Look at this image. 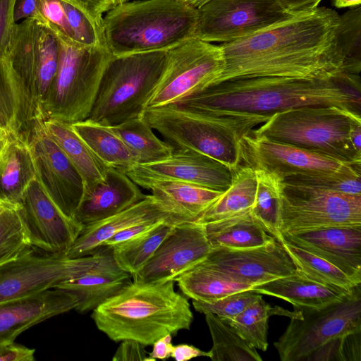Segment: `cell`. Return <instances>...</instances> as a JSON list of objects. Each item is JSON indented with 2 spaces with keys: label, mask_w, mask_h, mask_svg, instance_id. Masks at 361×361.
<instances>
[{
  "label": "cell",
  "mask_w": 361,
  "mask_h": 361,
  "mask_svg": "<svg viewBox=\"0 0 361 361\" xmlns=\"http://www.w3.org/2000/svg\"><path fill=\"white\" fill-rule=\"evenodd\" d=\"M339 19L335 10L318 6L221 43L224 68L216 83L257 77L330 79L349 74L338 43Z\"/></svg>",
  "instance_id": "6da1fadb"
},
{
  "label": "cell",
  "mask_w": 361,
  "mask_h": 361,
  "mask_svg": "<svg viewBox=\"0 0 361 361\" xmlns=\"http://www.w3.org/2000/svg\"><path fill=\"white\" fill-rule=\"evenodd\" d=\"M177 104L209 116L240 139L273 114L290 109L334 106L360 113V75L226 80L210 85Z\"/></svg>",
  "instance_id": "7a4b0ae2"
},
{
  "label": "cell",
  "mask_w": 361,
  "mask_h": 361,
  "mask_svg": "<svg viewBox=\"0 0 361 361\" xmlns=\"http://www.w3.org/2000/svg\"><path fill=\"white\" fill-rule=\"evenodd\" d=\"M174 287L175 281H130L94 309L91 317L97 328L114 342L132 339L152 345L166 334L189 330L193 321L187 298Z\"/></svg>",
  "instance_id": "3957f363"
},
{
  "label": "cell",
  "mask_w": 361,
  "mask_h": 361,
  "mask_svg": "<svg viewBox=\"0 0 361 361\" xmlns=\"http://www.w3.org/2000/svg\"><path fill=\"white\" fill-rule=\"evenodd\" d=\"M197 19L179 0L128 1L104 13L103 35L114 56L168 50L195 37Z\"/></svg>",
  "instance_id": "277c9868"
},
{
  "label": "cell",
  "mask_w": 361,
  "mask_h": 361,
  "mask_svg": "<svg viewBox=\"0 0 361 361\" xmlns=\"http://www.w3.org/2000/svg\"><path fill=\"white\" fill-rule=\"evenodd\" d=\"M360 113L338 106H302L276 113L251 131L337 160L361 165V152L351 141Z\"/></svg>",
  "instance_id": "5b68a950"
},
{
  "label": "cell",
  "mask_w": 361,
  "mask_h": 361,
  "mask_svg": "<svg viewBox=\"0 0 361 361\" xmlns=\"http://www.w3.org/2000/svg\"><path fill=\"white\" fill-rule=\"evenodd\" d=\"M50 27L59 42V64L41 107L42 118L70 124L85 121L91 113L112 54L106 44L85 47L53 23Z\"/></svg>",
  "instance_id": "8992f818"
},
{
  "label": "cell",
  "mask_w": 361,
  "mask_h": 361,
  "mask_svg": "<svg viewBox=\"0 0 361 361\" xmlns=\"http://www.w3.org/2000/svg\"><path fill=\"white\" fill-rule=\"evenodd\" d=\"M166 50L112 55L88 120L115 126L141 116L164 71Z\"/></svg>",
  "instance_id": "52a82bcc"
},
{
  "label": "cell",
  "mask_w": 361,
  "mask_h": 361,
  "mask_svg": "<svg viewBox=\"0 0 361 361\" xmlns=\"http://www.w3.org/2000/svg\"><path fill=\"white\" fill-rule=\"evenodd\" d=\"M142 117L173 149L200 152L233 171L241 165L240 138L205 114L171 104L145 109Z\"/></svg>",
  "instance_id": "ba28073f"
},
{
  "label": "cell",
  "mask_w": 361,
  "mask_h": 361,
  "mask_svg": "<svg viewBox=\"0 0 361 361\" xmlns=\"http://www.w3.org/2000/svg\"><path fill=\"white\" fill-rule=\"evenodd\" d=\"M59 54V42L49 20L44 23L27 18L16 23L6 59L32 120L42 119L41 107L58 68Z\"/></svg>",
  "instance_id": "9c48e42d"
},
{
  "label": "cell",
  "mask_w": 361,
  "mask_h": 361,
  "mask_svg": "<svg viewBox=\"0 0 361 361\" xmlns=\"http://www.w3.org/2000/svg\"><path fill=\"white\" fill-rule=\"evenodd\" d=\"M345 226H361V195L281 182L282 235Z\"/></svg>",
  "instance_id": "30bf717a"
},
{
  "label": "cell",
  "mask_w": 361,
  "mask_h": 361,
  "mask_svg": "<svg viewBox=\"0 0 361 361\" xmlns=\"http://www.w3.org/2000/svg\"><path fill=\"white\" fill-rule=\"evenodd\" d=\"M224 68L221 45L196 37L166 50L162 74L146 109L177 104L216 82Z\"/></svg>",
  "instance_id": "8fae6325"
},
{
  "label": "cell",
  "mask_w": 361,
  "mask_h": 361,
  "mask_svg": "<svg viewBox=\"0 0 361 361\" xmlns=\"http://www.w3.org/2000/svg\"><path fill=\"white\" fill-rule=\"evenodd\" d=\"M111 256L112 248L109 246L78 258L39 253L32 246L0 267V302L55 288L91 271Z\"/></svg>",
  "instance_id": "7c38bea8"
},
{
  "label": "cell",
  "mask_w": 361,
  "mask_h": 361,
  "mask_svg": "<svg viewBox=\"0 0 361 361\" xmlns=\"http://www.w3.org/2000/svg\"><path fill=\"white\" fill-rule=\"evenodd\" d=\"M302 318H291L274 343L281 361H306L329 341L361 331L360 286L345 300L317 310L295 308Z\"/></svg>",
  "instance_id": "4fadbf2b"
},
{
  "label": "cell",
  "mask_w": 361,
  "mask_h": 361,
  "mask_svg": "<svg viewBox=\"0 0 361 361\" xmlns=\"http://www.w3.org/2000/svg\"><path fill=\"white\" fill-rule=\"evenodd\" d=\"M195 37L207 42H231L296 13L281 0H211L197 8Z\"/></svg>",
  "instance_id": "5bb4252c"
},
{
  "label": "cell",
  "mask_w": 361,
  "mask_h": 361,
  "mask_svg": "<svg viewBox=\"0 0 361 361\" xmlns=\"http://www.w3.org/2000/svg\"><path fill=\"white\" fill-rule=\"evenodd\" d=\"M241 163L264 170L282 181L295 176L334 173L361 175V165L343 162L302 148L271 140L251 130L240 139Z\"/></svg>",
  "instance_id": "9a60e30c"
},
{
  "label": "cell",
  "mask_w": 361,
  "mask_h": 361,
  "mask_svg": "<svg viewBox=\"0 0 361 361\" xmlns=\"http://www.w3.org/2000/svg\"><path fill=\"white\" fill-rule=\"evenodd\" d=\"M43 121L39 118L32 120L20 133L32 153L37 178L62 212L74 219L84 193V181L47 133Z\"/></svg>",
  "instance_id": "2e32d148"
},
{
  "label": "cell",
  "mask_w": 361,
  "mask_h": 361,
  "mask_svg": "<svg viewBox=\"0 0 361 361\" xmlns=\"http://www.w3.org/2000/svg\"><path fill=\"white\" fill-rule=\"evenodd\" d=\"M20 207L31 245L66 257L83 227L62 212L37 177L27 188Z\"/></svg>",
  "instance_id": "e0dca14e"
},
{
  "label": "cell",
  "mask_w": 361,
  "mask_h": 361,
  "mask_svg": "<svg viewBox=\"0 0 361 361\" xmlns=\"http://www.w3.org/2000/svg\"><path fill=\"white\" fill-rule=\"evenodd\" d=\"M212 250L202 224H176L147 263L132 276L133 281L157 283L174 281L202 262Z\"/></svg>",
  "instance_id": "ac0fdd59"
},
{
  "label": "cell",
  "mask_w": 361,
  "mask_h": 361,
  "mask_svg": "<svg viewBox=\"0 0 361 361\" xmlns=\"http://www.w3.org/2000/svg\"><path fill=\"white\" fill-rule=\"evenodd\" d=\"M202 262L253 288L296 271L295 265L276 240L250 248H214Z\"/></svg>",
  "instance_id": "d6986e66"
},
{
  "label": "cell",
  "mask_w": 361,
  "mask_h": 361,
  "mask_svg": "<svg viewBox=\"0 0 361 361\" xmlns=\"http://www.w3.org/2000/svg\"><path fill=\"white\" fill-rule=\"evenodd\" d=\"M234 171L200 152L173 149L169 158L150 164H137L126 173L133 181L138 179L177 180L224 192L231 183Z\"/></svg>",
  "instance_id": "ffe728a7"
},
{
  "label": "cell",
  "mask_w": 361,
  "mask_h": 361,
  "mask_svg": "<svg viewBox=\"0 0 361 361\" xmlns=\"http://www.w3.org/2000/svg\"><path fill=\"white\" fill-rule=\"evenodd\" d=\"M71 293L56 288L0 302V346L47 319L75 310Z\"/></svg>",
  "instance_id": "44dd1931"
},
{
  "label": "cell",
  "mask_w": 361,
  "mask_h": 361,
  "mask_svg": "<svg viewBox=\"0 0 361 361\" xmlns=\"http://www.w3.org/2000/svg\"><path fill=\"white\" fill-rule=\"evenodd\" d=\"M282 237L361 283V226L330 227Z\"/></svg>",
  "instance_id": "7402d4cb"
},
{
  "label": "cell",
  "mask_w": 361,
  "mask_h": 361,
  "mask_svg": "<svg viewBox=\"0 0 361 361\" xmlns=\"http://www.w3.org/2000/svg\"><path fill=\"white\" fill-rule=\"evenodd\" d=\"M145 196L126 172L110 167L104 181L84 190L74 219L84 227L128 209Z\"/></svg>",
  "instance_id": "603a6c76"
},
{
  "label": "cell",
  "mask_w": 361,
  "mask_h": 361,
  "mask_svg": "<svg viewBox=\"0 0 361 361\" xmlns=\"http://www.w3.org/2000/svg\"><path fill=\"white\" fill-rule=\"evenodd\" d=\"M158 219L181 223L152 195H147L128 209L84 226L66 257L78 258L93 255L108 238L116 233L142 222Z\"/></svg>",
  "instance_id": "cb8c5ba5"
},
{
  "label": "cell",
  "mask_w": 361,
  "mask_h": 361,
  "mask_svg": "<svg viewBox=\"0 0 361 361\" xmlns=\"http://www.w3.org/2000/svg\"><path fill=\"white\" fill-rule=\"evenodd\" d=\"M138 186L152 195L180 222H197L224 192L171 180L138 179Z\"/></svg>",
  "instance_id": "d4e9b609"
},
{
  "label": "cell",
  "mask_w": 361,
  "mask_h": 361,
  "mask_svg": "<svg viewBox=\"0 0 361 361\" xmlns=\"http://www.w3.org/2000/svg\"><path fill=\"white\" fill-rule=\"evenodd\" d=\"M132 276L121 269L113 255L96 268L77 278L57 284L55 288L73 295L75 310L81 314L93 311L130 281Z\"/></svg>",
  "instance_id": "484cf974"
},
{
  "label": "cell",
  "mask_w": 361,
  "mask_h": 361,
  "mask_svg": "<svg viewBox=\"0 0 361 361\" xmlns=\"http://www.w3.org/2000/svg\"><path fill=\"white\" fill-rule=\"evenodd\" d=\"M357 288L350 292L324 285L306 278L296 270L290 275L256 286L252 290L284 300L294 308L319 310L345 300Z\"/></svg>",
  "instance_id": "4316f807"
},
{
  "label": "cell",
  "mask_w": 361,
  "mask_h": 361,
  "mask_svg": "<svg viewBox=\"0 0 361 361\" xmlns=\"http://www.w3.org/2000/svg\"><path fill=\"white\" fill-rule=\"evenodd\" d=\"M35 177V166L26 140L20 133L11 132L0 157V201L20 204Z\"/></svg>",
  "instance_id": "83f0119b"
},
{
  "label": "cell",
  "mask_w": 361,
  "mask_h": 361,
  "mask_svg": "<svg viewBox=\"0 0 361 361\" xmlns=\"http://www.w3.org/2000/svg\"><path fill=\"white\" fill-rule=\"evenodd\" d=\"M43 123L47 133L80 174L85 190L106 179L111 166L93 152L70 123L53 120H46Z\"/></svg>",
  "instance_id": "f1b7e54d"
},
{
  "label": "cell",
  "mask_w": 361,
  "mask_h": 361,
  "mask_svg": "<svg viewBox=\"0 0 361 361\" xmlns=\"http://www.w3.org/2000/svg\"><path fill=\"white\" fill-rule=\"evenodd\" d=\"M202 224L212 249L250 248L276 240L259 224L250 211Z\"/></svg>",
  "instance_id": "f546056e"
},
{
  "label": "cell",
  "mask_w": 361,
  "mask_h": 361,
  "mask_svg": "<svg viewBox=\"0 0 361 361\" xmlns=\"http://www.w3.org/2000/svg\"><path fill=\"white\" fill-rule=\"evenodd\" d=\"M174 281L187 298L204 302L216 300L235 293L253 288L252 285L237 280L202 262Z\"/></svg>",
  "instance_id": "4dcf8cb0"
},
{
  "label": "cell",
  "mask_w": 361,
  "mask_h": 361,
  "mask_svg": "<svg viewBox=\"0 0 361 361\" xmlns=\"http://www.w3.org/2000/svg\"><path fill=\"white\" fill-rule=\"evenodd\" d=\"M71 125L106 165L126 172L137 164L135 154L111 127L88 119Z\"/></svg>",
  "instance_id": "1f68e13d"
},
{
  "label": "cell",
  "mask_w": 361,
  "mask_h": 361,
  "mask_svg": "<svg viewBox=\"0 0 361 361\" xmlns=\"http://www.w3.org/2000/svg\"><path fill=\"white\" fill-rule=\"evenodd\" d=\"M257 189L255 171L240 165L233 173L228 188L197 221L204 224L239 215L251 210Z\"/></svg>",
  "instance_id": "d6a6232c"
},
{
  "label": "cell",
  "mask_w": 361,
  "mask_h": 361,
  "mask_svg": "<svg viewBox=\"0 0 361 361\" xmlns=\"http://www.w3.org/2000/svg\"><path fill=\"white\" fill-rule=\"evenodd\" d=\"M176 224H178L162 221L137 237L111 247L118 267L132 276L135 275L147 263Z\"/></svg>",
  "instance_id": "836d02e7"
},
{
  "label": "cell",
  "mask_w": 361,
  "mask_h": 361,
  "mask_svg": "<svg viewBox=\"0 0 361 361\" xmlns=\"http://www.w3.org/2000/svg\"><path fill=\"white\" fill-rule=\"evenodd\" d=\"M111 128L135 154L137 164L162 161L173 152V148L154 133L142 115Z\"/></svg>",
  "instance_id": "e575fe53"
},
{
  "label": "cell",
  "mask_w": 361,
  "mask_h": 361,
  "mask_svg": "<svg viewBox=\"0 0 361 361\" xmlns=\"http://www.w3.org/2000/svg\"><path fill=\"white\" fill-rule=\"evenodd\" d=\"M31 120L18 78L8 59L0 57V126L20 133Z\"/></svg>",
  "instance_id": "d590c367"
},
{
  "label": "cell",
  "mask_w": 361,
  "mask_h": 361,
  "mask_svg": "<svg viewBox=\"0 0 361 361\" xmlns=\"http://www.w3.org/2000/svg\"><path fill=\"white\" fill-rule=\"evenodd\" d=\"M257 189L250 213L259 224L278 242L283 239L279 231L281 180L264 170H255Z\"/></svg>",
  "instance_id": "8d00e7d4"
},
{
  "label": "cell",
  "mask_w": 361,
  "mask_h": 361,
  "mask_svg": "<svg viewBox=\"0 0 361 361\" xmlns=\"http://www.w3.org/2000/svg\"><path fill=\"white\" fill-rule=\"evenodd\" d=\"M280 243L295 265L296 270L306 278L350 292L360 286L325 259L288 243L283 238Z\"/></svg>",
  "instance_id": "74e56055"
},
{
  "label": "cell",
  "mask_w": 361,
  "mask_h": 361,
  "mask_svg": "<svg viewBox=\"0 0 361 361\" xmlns=\"http://www.w3.org/2000/svg\"><path fill=\"white\" fill-rule=\"evenodd\" d=\"M213 345L209 357L213 361H262L256 348L250 346L231 326L212 313H206Z\"/></svg>",
  "instance_id": "f35d334b"
},
{
  "label": "cell",
  "mask_w": 361,
  "mask_h": 361,
  "mask_svg": "<svg viewBox=\"0 0 361 361\" xmlns=\"http://www.w3.org/2000/svg\"><path fill=\"white\" fill-rule=\"evenodd\" d=\"M277 306L271 307L260 297L231 319L222 320L231 326L250 346L266 351L268 348V319L276 315Z\"/></svg>",
  "instance_id": "ab89813d"
},
{
  "label": "cell",
  "mask_w": 361,
  "mask_h": 361,
  "mask_svg": "<svg viewBox=\"0 0 361 361\" xmlns=\"http://www.w3.org/2000/svg\"><path fill=\"white\" fill-rule=\"evenodd\" d=\"M32 247L20 204L0 201V267Z\"/></svg>",
  "instance_id": "60d3db41"
},
{
  "label": "cell",
  "mask_w": 361,
  "mask_h": 361,
  "mask_svg": "<svg viewBox=\"0 0 361 361\" xmlns=\"http://www.w3.org/2000/svg\"><path fill=\"white\" fill-rule=\"evenodd\" d=\"M338 46L347 73L360 75L361 71V7H353L340 16L337 31Z\"/></svg>",
  "instance_id": "b9f144b4"
},
{
  "label": "cell",
  "mask_w": 361,
  "mask_h": 361,
  "mask_svg": "<svg viewBox=\"0 0 361 361\" xmlns=\"http://www.w3.org/2000/svg\"><path fill=\"white\" fill-rule=\"evenodd\" d=\"M360 178L361 175L347 173L295 175L287 177L281 182L361 195Z\"/></svg>",
  "instance_id": "7bdbcfd3"
},
{
  "label": "cell",
  "mask_w": 361,
  "mask_h": 361,
  "mask_svg": "<svg viewBox=\"0 0 361 361\" xmlns=\"http://www.w3.org/2000/svg\"><path fill=\"white\" fill-rule=\"evenodd\" d=\"M262 295L252 290L240 291L221 299L204 302L192 300L193 307L200 313H212L222 320L231 319Z\"/></svg>",
  "instance_id": "ee69618b"
},
{
  "label": "cell",
  "mask_w": 361,
  "mask_h": 361,
  "mask_svg": "<svg viewBox=\"0 0 361 361\" xmlns=\"http://www.w3.org/2000/svg\"><path fill=\"white\" fill-rule=\"evenodd\" d=\"M361 331L333 339L312 353L306 361H360Z\"/></svg>",
  "instance_id": "f6af8a7d"
},
{
  "label": "cell",
  "mask_w": 361,
  "mask_h": 361,
  "mask_svg": "<svg viewBox=\"0 0 361 361\" xmlns=\"http://www.w3.org/2000/svg\"><path fill=\"white\" fill-rule=\"evenodd\" d=\"M63 7L74 41L85 47L106 44L103 32L85 13L66 2H63Z\"/></svg>",
  "instance_id": "bcb514c9"
},
{
  "label": "cell",
  "mask_w": 361,
  "mask_h": 361,
  "mask_svg": "<svg viewBox=\"0 0 361 361\" xmlns=\"http://www.w3.org/2000/svg\"><path fill=\"white\" fill-rule=\"evenodd\" d=\"M16 0H0V57L6 59L16 22Z\"/></svg>",
  "instance_id": "7dc6e473"
},
{
  "label": "cell",
  "mask_w": 361,
  "mask_h": 361,
  "mask_svg": "<svg viewBox=\"0 0 361 361\" xmlns=\"http://www.w3.org/2000/svg\"><path fill=\"white\" fill-rule=\"evenodd\" d=\"M69 4L85 13L102 32L104 14L113 5L110 0H60Z\"/></svg>",
  "instance_id": "c3c4849f"
},
{
  "label": "cell",
  "mask_w": 361,
  "mask_h": 361,
  "mask_svg": "<svg viewBox=\"0 0 361 361\" xmlns=\"http://www.w3.org/2000/svg\"><path fill=\"white\" fill-rule=\"evenodd\" d=\"M41 1L44 16L73 39V33L65 12L63 2L60 0H41Z\"/></svg>",
  "instance_id": "681fc988"
},
{
  "label": "cell",
  "mask_w": 361,
  "mask_h": 361,
  "mask_svg": "<svg viewBox=\"0 0 361 361\" xmlns=\"http://www.w3.org/2000/svg\"><path fill=\"white\" fill-rule=\"evenodd\" d=\"M164 221H171L169 220L166 219L149 220L128 227L116 233L111 238H108L102 244V246L113 247L119 243H122L129 240H131L135 237H137L147 232L148 231L151 230L152 228L159 224L161 222Z\"/></svg>",
  "instance_id": "f907efd6"
},
{
  "label": "cell",
  "mask_w": 361,
  "mask_h": 361,
  "mask_svg": "<svg viewBox=\"0 0 361 361\" xmlns=\"http://www.w3.org/2000/svg\"><path fill=\"white\" fill-rule=\"evenodd\" d=\"M141 343L132 339L121 341V343L115 352L113 361H145L148 355Z\"/></svg>",
  "instance_id": "816d5d0a"
},
{
  "label": "cell",
  "mask_w": 361,
  "mask_h": 361,
  "mask_svg": "<svg viewBox=\"0 0 361 361\" xmlns=\"http://www.w3.org/2000/svg\"><path fill=\"white\" fill-rule=\"evenodd\" d=\"M27 18H32L44 23L48 21L42 11L41 0H16L14 8L15 22Z\"/></svg>",
  "instance_id": "f5cc1de1"
},
{
  "label": "cell",
  "mask_w": 361,
  "mask_h": 361,
  "mask_svg": "<svg viewBox=\"0 0 361 361\" xmlns=\"http://www.w3.org/2000/svg\"><path fill=\"white\" fill-rule=\"evenodd\" d=\"M35 349L14 342L0 346V361H32Z\"/></svg>",
  "instance_id": "db71d44e"
},
{
  "label": "cell",
  "mask_w": 361,
  "mask_h": 361,
  "mask_svg": "<svg viewBox=\"0 0 361 361\" xmlns=\"http://www.w3.org/2000/svg\"><path fill=\"white\" fill-rule=\"evenodd\" d=\"M171 341V334H166L157 339L152 344V350L149 353L145 361H155L157 359L165 360L171 357L173 348Z\"/></svg>",
  "instance_id": "11a10c76"
},
{
  "label": "cell",
  "mask_w": 361,
  "mask_h": 361,
  "mask_svg": "<svg viewBox=\"0 0 361 361\" xmlns=\"http://www.w3.org/2000/svg\"><path fill=\"white\" fill-rule=\"evenodd\" d=\"M171 357L177 361H185L197 357H209V352H204L192 345L179 344L173 345Z\"/></svg>",
  "instance_id": "9f6ffc18"
},
{
  "label": "cell",
  "mask_w": 361,
  "mask_h": 361,
  "mask_svg": "<svg viewBox=\"0 0 361 361\" xmlns=\"http://www.w3.org/2000/svg\"><path fill=\"white\" fill-rule=\"evenodd\" d=\"M322 0H281L283 4L294 13L312 11L318 7Z\"/></svg>",
  "instance_id": "6f0895ef"
},
{
  "label": "cell",
  "mask_w": 361,
  "mask_h": 361,
  "mask_svg": "<svg viewBox=\"0 0 361 361\" xmlns=\"http://www.w3.org/2000/svg\"><path fill=\"white\" fill-rule=\"evenodd\" d=\"M12 131L0 126V157L3 154Z\"/></svg>",
  "instance_id": "680465c9"
},
{
  "label": "cell",
  "mask_w": 361,
  "mask_h": 361,
  "mask_svg": "<svg viewBox=\"0 0 361 361\" xmlns=\"http://www.w3.org/2000/svg\"><path fill=\"white\" fill-rule=\"evenodd\" d=\"M361 0H334V6L339 8L358 6Z\"/></svg>",
  "instance_id": "91938a15"
},
{
  "label": "cell",
  "mask_w": 361,
  "mask_h": 361,
  "mask_svg": "<svg viewBox=\"0 0 361 361\" xmlns=\"http://www.w3.org/2000/svg\"><path fill=\"white\" fill-rule=\"evenodd\" d=\"M183 3L190 6L193 8H198L211 0H179Z\"/></svg>",
  "instance_id": "94428289"
},
{
  "label": "cell",
  "mask_w": 361,
  "mask_h": 361,
  "mask_svg": "<svg viewBox=\"0 0 361 361\" xmlns=\"http://www.w3.org/2000/svg\"><path fill=\"white\" fill-rule=\"evenodd\" d=\"M113 7L129 0H110Z\"/></svg>",
  "instance_id": "6125c7cd"
}]
</instances>
